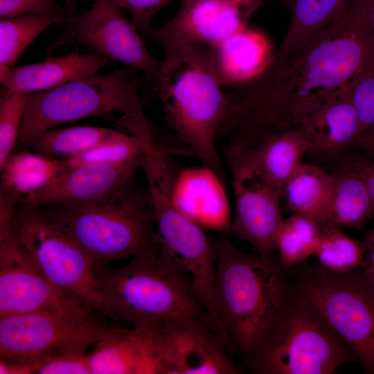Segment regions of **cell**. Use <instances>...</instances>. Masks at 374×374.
Instances as JSON below:
<instances>
[{
  "instance_id": "10",
  "label": "cell",
  "mask_w": 374,
  "mask_h": 374,
  "mask_svg": "<svg viewBox=\"0 0 374 374\" xmlns=\"http://www.w3.org/2000/svg\"><path fill=\"white\" fill-rule=\"evenodd\" d=\"M96 313L80 301L57 310L0 317V359L33 362L60 349L87 351L112 326Z\"/></svg>"
},
{
  "instance_id": "39",
  "label": "cell",
  "mask_w": 374,
  "mask_h": 374,
  "mask_svg": "<svg viewBox=\"0 0 374 374\" xmlns=\"http://www.w3.org/2000/svg\"><path fill=\"white\" fill-rule=\"evenodd\" d=\"M352 146L358 147L374 155V129L360 134Z\"/></svg>"
},
{
  "instance_id": "42",
  "label": "cell",
  "mask_w": 374,
  "mask_h": 374,
  "mask_svg": "<svg viewBox=\"0 0 374 374\" xmlns=\"http://www.w3.org/2000/svg\"><path fill=\"white\" fill-rule=\"evenodd\" d=\"M363 271L374 297V267L369 265H366L363 267Z\"/></svg>"
},
{
  "instance_id": "29",
  "label": "cell",
  "mask_w": 374,
  "mask_h": 374,
  "mask_svg": "<svg viewBox=\"0 0 374 374\" xmlns=\"http://www.w3.org/2000/svg\"><path fill=\"white\" fill-rule=\"evenodd\" d=\"M60 24L53 17L24 15L1 18L0 70L14 67L25 49L46 29Z\"/></svg>"
},
{
  "instance_id": "22",
  "label": "cell",
  "mask_w": 374,
  "mask_h": 374,
  "mask_svg": "<svg viewBox=\"0 0 374 374\" xmlns=\"http://www.w3.org/2000/svg\"><path fill=\"white\" fill-rule=\"evenodd\" d=\"M212 48L223 87H238L255 80L269 67L276 53L264 33L249 27Z\"/></svg>"
},
{
  "instance_id": "15",
  "label": "cell",
  "mask_w": 374,
  "mask_h": 374,
  "mask_svg": "<svg viewBox=\"0 0 374 374\" xmlns=\"http://www.w3.org/2000/svg\"><path fill=\"white\" fill-rule=\"evenodd\" d=\"M227 166L235 206L231 233L248 242L258 255L269 259L277 257L276 236L283 220L281 193L251 168L240 164Z\"/></svg>"
},
{
  "instance_id": "25",
  "label": "cell",
  "mask_w": 374,
  "mask_h": 374,
  "mask_svg": "<svg viewBox=\"0 0 374 374\" xmlns=\"http://www.w3.org/2000/svg\"><path fill=\"white\" fill-rule=\"evenodd\" d=\"M66 167L64 159L38 152L12 153L0 167V193L21 200L47 185Z\"/></svg>"
},
{
  "instance_id": "20",
  "label": "cell",
  "mask_w": 374,
  "mask_h": 374,
  "mask_svg": "<svg viewBox=\"0 0 374 374\" xmlns=\"http://www.w3.org/2000/svg\"><path fill=\"white\" fill-rule=\"evenodd\" d=\"M308 144L298 128H291L247 149L222 151L227 165L240 164L255 171L282 195L283 188L308 153Z\"/></svg>"
},
{
  "instance_id": "6",
  "label": "cell",
  "mask_w": 374,
  "mask_h": 374,
  "mask_svg": "<svg viewBox=\"0 0 374 374\" xmlns=\"http://www.w3.org/2000/svg\"><path fill=\"white\" fill-rule=\"evenodd\" d=\"M128 133L147 141L154 140L144 115L138 71L126 66L72 81L44 91L26 95L19 140L28 145L38 135L62 124L102 116Z\"/></svg>"
},
{
  "instance_id": "9",
  "label": "cell",
  "mask_w": 374,
  "mask_h": 374,
  "mask_svg": "<svg viewBox=\"0 0 374 374\" xmlns=\"http://www.w3.org/2000/svg\"><path fill=\"white\" fill-rule=\"evenodd\" d=\"M291 269L296 283L353 350L364 370L374 374V297L363 267L338 273L319 264L301 263Z\"/></svg>"
},
{
  "instance_id": "11",
  "label": "cell",
  "mask_w": 374,
  "mask_h": 374,
  "mask_svg": "<svg viewBox=\"0 0 374 374\" xmlns=\"http://www.w3.org/2000/svg\"><path fill=\"white\" fill-rule=\"evenodd\" d=\"M64 24L67 39L157 81L162 61L150 52L141 33L112 0H94L89 10Z\"/></svg>"
},
{
  "instance_id": "24",
  "label": "cell",
  "mask_w": 374,
  "mask_h": 374,
  "mask_svg": "<svg viewBox=\"0 0 374 374\" xmlns=\"http://www.w3.org/2000/svg\"><path fill=\"white\" fill-rule=\"evenodd\" d=\"M334 188L328 224L362 229L374 215V200L364 180L346 165L332 174Z\"/></svg>"
},
{
  "instance_id": "14",
  "label": "cell",
  "mask_w": 374,
  "mask_h": 374,
  "mask_svg": "<svg viewBox=\"0 0 374 374\" xmlns=\"http://www.w3.org/2000/svg\"><path fill=\"white\" fill-rule=\"evenodd\" d=\"M80 301L46 279L11 230L0 235V317L57 310Z\"/></svg>"
},
{
  "instance_id": "8",
  "label": "cell",
  "mask_w": 374,
  "mask_h": 374,
  "mask_svg": "<svg viewBox=\"0 0 374 374\" xmlns=\"http://www.w3.org/2000/svg\"><path fill=\"white\" fill-rule=\"evenodd\" d=\"M11 231L23 251L53 286L109 317L93 263L40 208L19 204Z\"/></svg>"
},
{
  "instance_id": "23",
  "label": "cell",
  "mask_w": 374,
  "mask_h": 374,
  "mask_svg": "<svg viewBox=\"0 0 374 374\" xmlns=\"http://www.w3.org/2000/svg\"><path fill=\"white\" fill-rule=\"evenodd\" d=\"M333 188L332 174L316 165L302 163L285 183L282 198L293 213L328 224Z\"/></svg>"
},
{
  "instance_id": "19",
  "label": "cell",
  "mask_w": 374,
  "mask_h": 374,
  "mask_svg": "<svg viewBox=\"0 0 374 374\" xmlns=\"http://www.w3.org/2000/svg\"><path fill=\"white\" fill-rule=\"evenodd\" d=\"M222 177L202 164L177 171L172 196L177 208L204 229L231 233L233 217Z\"/></svg>"
},
{
  "instance_id": "2",
  "label": "cell",
  "mask_w": 374,
  "mask_h": 374,
  "mask_svg": "<svg viewBox=\"0 0 374 374\" xmlns=\"http://www.w3.org/2000/svg\"><path fill=\"white\" fill-rule=\"evenodd\" d=\"M158 90L166 122L202 164L222 177L217 139L230 108L215 68L213 48L165 44Z\"/></svg>"
},
{
  "instance_id": "34",
  "label": "cell",
  "mask_w": 374,
  "mask_h": 374,
  "mask_svg": "<svg viewBox=\"0 0 374 374\" xmlns=\"http://www.w3.org/2000/svg\"><path fill=\"white\" fill-rule=\"evenodd\" d=\"M37 374H91L86 350L64 348L34 360Z\"/></svg>"
},
{
  "instance_id": "4",
  "label": "cell",
  "mask_w": 374,
  "mask_h": 374,
  "mask_svg": "<svg viewBox=\"0 0 374 374\" xmlns=\"http://www.w3.org/2000/svg\"><path fill=\"white\" fill-rule=\"evenodd\" d=\"M109 317L126 326L148 327L170 320L199 319L213 324L184 269L161 247L154 253L132 258L112 268L93 264Z\"/></svg>"
},
{
  "instance_id": "16",
  "label": "cell",
  "mask_w": 374,
  "mask_h": 374,
  "mask_svg": "<svg viewBox=\"0 0 374 374\" xmlns=\"http://www.w3.org/2000/svg\"><path fill=\"white\" fill-rule=\"evenodd\" d=\"M143 158L120 164L66 166L51 181L26 196L20 204L41 208L81 206L99 202L130 184L134 173L141 168Z\"/></svg>"
},
{
  "instance_id": "13",
  "label": "cell",
  "mask_w": 374,
  "mask_h": 374,
  "mask_svg": "<svg viewBox=\"0 0 374 374\" xmlns=\"http://www.w3.org/2000/svg\"><path fill=\"white\" fill-rule=\"evenodd\" d=\"M262 0H182L175 15L151 35L159 46L214 48L248 27Z\"/></svg>"
},
{
  "instance_id": "18",
  "label": "cell",
  "mask_w": 374,
  "mask_h": 374,
  "mask_svg": "<svg viewBox=\"0 0 374 374\" xmlns=\"http://www.w3.org/2000/svg\"><path fill=\"white\" fill-rule=\"evenodd\" d=\"M91 374H163L155 326H112L88 353Z\"/></svg>"
},
{
  "instance_id": "37",
  "label": "cell",
  "mask_w": 374,
  "mask_h": 374,
  "mask_svg": "<svg viewBox=\"0 0 374 374\" xmlns=\"http://www.w3.org/2000/svg\"><path fill=\"white\" fill-rule=\"evenodd\" d=\"M346 165L362 177L374 200V160L364 158L354 159Z\"/></svg>"
},
{
  "instance_id": "41",
  "label": "cell",
  "mask_w": 374,
  "mask_h": 374,
  "mask_svg": "<svg viewBox=\"0 0 374 374\" xmlns=\"http://www.w3.org/2000/svg\"><path fill=\"white\" fill-rule=\"evenodd\" d=\"M374 0H352L349 9L358 10L361 12L368 13Z\"/></svg>"
},
{
  "instance_id": "21",
  "label": "cell",
  "mask_w": 374,
  "mask_h": 374,
  "mask_svg": "<svg viewBox=\"0 0 374 374\" xmlns=\"http://www.w3.org/2000/svg\"><path fill=\"white\" fill-rule=\"evenodd\" d=\"M111 62L99 53L74 52L43 62L0 70L3 91L25 95L54 89L62 84L96 73Z\"/></svg>"
},
{
  "instance_id": "30",
  "label": "cell",
  "mask_w": 374,
  "mask_h": 374,
  "mask_svg": "<svg viewBox=\"0 0 374 374\" xmlns=\"http://www.w3.org/2000/svg\"><path fill=\"white\" fill-rule=\"evenodd\" d=\"M319 265L332 271L347 272L366 265L363 240L357 241L328 224H321V238L315 253Z\"/></svg>"
},
{
  "instance_id": "38",
  "label": "cell",
  "mask_w": 374,
  "mask_h": 374,
  "mask_svg": "<svg viewBox=\"0 0 374 374\" xmlns=\"http://www.w3.org/2000/svg\"><path fill=\"white\" fill-rule=\"evenodd\" d=\"M35 373L34 362H20L0 359L1 374H32Z\"/></svg>"
},
{
  "instance_id": "5",
  "label": "cell",
  "mask_w": 374,
  "mask_h": 374,
  "mask_svg": "<svg viewBox=\"0 0 374 374\" xmlns=\"http://www.w3.org/2000/svg\"><path fill=\"white\" fill-rule=\"evenodd\" d=\"M294 280L244 363L245 369L256 374H331L358 360Z\"/></svg>"
},
{
  "instance_id": "17",
  "label": "cell",
  "mask_w": 374,
  "mask_h": 374,
  "mask_svg": "<svg viewBox=\"0 0 374 374\" xmlns=\"http://www.w3.org/2000/svg\"><path fill=\"white\" fill-rule=\"evenodd\" d=\"M293 127L306 139L308 152L337 156L353 145L360 124L348 84L312 98L295 111Z\"/></svg>"
},
{
  "instance_id": "7",
  "label": "cell",
  "mask_w": 374,
  "mask_h": 374,
  "mask_svg": "<svg viewBox=\"0 0 374 374\" xmlns=\"http://www.w3.org/2000/svg\"><path fill=\"white\" fill-rule=\"evenodd\" d=\"M93 264L158 252L161 244L147 188L132 181L113 195L81 206L40 208Z\"/></svg>"
},
{
  "instance_id": "26",
  "label": "cell",
  "mask_w": 374,
  "mask_h": 374,
  "mask_svg": "<svg viewBox=\"0 0 374 374\" xmlns=\"http://www.w3.org/2000/svg\"><path fill=\"white\" fill-rule=\"evenodd\" d=\"M290 19L278 49L292 47L344 15L352 0H284Z\"/></svg>"
},
{
  "instance_id": "43",
  "label": "cell",
  "mask_w": 374,
  "mask_h": 374,
  "mask_svg": "<svg viewBox=\"0 0 374 374\" xmlns=\"http://www.w3.org/2000/svg\"><path fill=\"white\" fill-rule=\"evenodd\" d=\"M368 21L370 28L374 35V3L368 15Z\"/></svg>"
},
{
  "instance_id": "35",
  "label": "cell",
  "mask_w": 374,
  "mask_h": 374,
  "mask_svg": "<svg viewBox=\"0 0 374 374\" xmlns=\"http://www.w3.org/2000/svg\"><path fill=\"white\" fill-rule=\"evenodd\" d=\"M24 15L49 16L60 24H64L74 17V14L66 7L62 6L57 0H0V18Z\"/></svg>"
},
{
  "instance_id": "36",
  "label": "cell",
  "mask_w": 374,
  "mask_h": 374,
  "mask_svg": "<svg viewBox=\"0 0 374 374\" xmlns=\"http://www.w3.org/2000/svg\"><path fill=\"white\" fill-rule=\"evenodd\" d=\"M121 10L127 11L138 31L149 38L154 28L153 17L172 0H112Z\"/></svg>"
},
{
  "instance_id": "27",
  "label": "cell",
  "mask_w": 374,
  "mask_h": 374,
  "mask_svg": "<svg viewBox=\"0 0 374 374\" xmlns=\"http://www.w3.org/2000/svg\"><path fill=\"white\" fill-rule=\"evenodd\" d=\"M118 131L93 126L53 128L38 135L28 145L35 152L46 156L67 158L105 142Z\"/></svg>"
},
{
  "instance_id": "1",
  "label": "cell",
  "mask_w": 374,
  "mask_h": 374,
  "mask_svg": "<svg viewBox=\"0 0 374 374\" xmlns=\"http://www.w3.org/2000/svg\"><path fill=\"white\" fill-rule=\"evenodd\" d=\"M371 35L368 15L349 10L303 42L278 49L262 74L229 92L220 145L250 148L294 128V114L301 104L349 82Z\"/></svg>"
},
{
  "instance_id": "40",
  "label": "cell",
  "mask_w": 374,
  "mask_h": 374,
  "mask_svg": "<svg viewBox=\"0 0 374 374\" xmlns=\"http://www.w3.org/2000/svg\"><path fill=\"white\" fill-rule=\"evenodd\" d=\"M363 242L366 249V265L374 267V229L366 233Z\"/></svg>"
},
{
  "instance_id": "44",
  "label": "cell",
  "mask_w": 374,
  "mask_h": 374,
  "mask_svg": "<svg viewBox=\"0 0 374 374\" xmlns=\"http://www.w3.org/2000/svg\"><path fill=\"white\" fill-rule=\"evenodd\" d=\"M65 7H66L73 14L76 12L77 8L74 0H62Z\"/></svg>"
},
{
  "instance_id": "3",
  "label": "cell",
  "mask_w": 374,
  "mask_h": 374,
  "mask_svg": "<svg viewBox=\"0 0 374 374\" xmlns=\"http://www.w3.org/2000/svg\"><path fill=\"white\" fill-rule=\"evenodd\" d=\"M217 251L213 300L220 323L243 364L294 284L278 257L248 254L212 238Z\"/></svg>"
},
{
  "instance_id": "32",
  "label": "cell",
  "mask_w": 374,
  "mask_h": 374,
  "mask_svg": "<svg viewBox=\"0 0 374 374\" xmlns=\"http://www.w3.org/2000/svg\"><path fill=\"white\" fill-rule=\"evenodd\" d=\"M348 89L356 109L360 134L374 129V35L369 40L365 56L348 83Z\"/></svg>"
},
{
  "instance_id": "33",
  "label": "cell",
  "mask_w": 374,
  "mask_h": 374,
  "mask_svg": "<svg viewBox=\"0 0 374 374\" xmlns=\"http://www.w3.org/2000/svg\"><path fill=\"white\" fill-rule=\"evenodd\" d=\"M26 95L3 91L0 99V167L12 153L19 139Z\"/></svg>"
},
{
  "instance_id": "31",
  "label": "cell",
  "mask_w": 374,
  "mask_h": 374,
  "mask_svg": "<svg viewBox=\"0 0 374 374\" xmlns=\"http://www.w3.org/2000/svg\"><path fill=\"white\" fill-rule=\"evenodd\" d=\"M139 137L118 131L112 138L75 156L64 159L66 166L83 163L120 164L143 158L148 144Z\"/></svg>"
},
{
  "instance_id": "28",
  "label": "cell",
  "mask_w": 374,
  "mask_h": 374,
  "mask_svg": "<svg viewBox=\"0 0 374 374\" xmlns=\"http://www.w3.org/2000/svg\"><path fill=\"white\" fill-rule=\"evenodd\" d=\"M321 224L305 216L293 213L281 222L276 236V249L280 262L292 268L315 255Z\"/></svg>"
},
{
  "instance_id": "12",
  "label": "cell",
  "mask_w": 374,
  "mask_h": 374,
  "mask_svg": "<svg viewBox=\"0 0 374 374\" xmlns=\"http://www.w3.org/2000/svg\"><path fill=\"white\" fill-rule=\"evenodd\" d=\"M159 332L163 374H240L244 369L217 329L199 319H181L154 325Z\"/></svg>"
}]
</instances>
